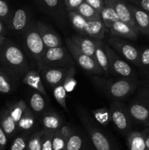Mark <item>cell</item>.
I'll return each mask as SVG.
<instances>
[{
	"label": "cell",
	"mask_w": 149,
	"mask_h": 150,
	"mask_svg": "<svg viewBox=\"0 0 149 150\" xmlns=\"http://www.w3.org/2000/svg\"><path fill=\"white\" fill-rule=\"evenodd\" d=\"M41 66L71 68L74 67V61L67 47L62 45L47 49L39 67Z\"/></svg>",
	"instance_id": "cell-6"
},
{
	"label": "cell",
	"mask_w": 149,
	"mask_h": 150,
	"mask_svg": "<svg viewBox=\"0 0 149 150\" xmlns=\"http://www.w3.org/2000/svg\"><path fill=\"white\" fill-rule=\"evenodd\" d=\"M53 96L57 103H58L60 105L69 113V109L67 108V103H66V97H67V92L64 89L62 84L58 85L53 88Z\"/></svg>",
	"instance_id": "cell-37"
},
{
	"label": "cell",
	"mask_w": 149,
	"mask_h": 150,
	"mask_svg": "<svg viewBox=\"0 0 149 150\" xmlns=\"http://www.w3.org/2000/svg\"><path fill=\"white\" fill-rule=\"evenodd\" d=\"M5 34H6V29L5 28H4V23L0 20V35H1V36L4 37V35H5Z\"/></svg>",
	"instance_id": "cell-47"
},
{
	"label": "cell",
	"mask_w": 149,
	"mask_h": 150,
	"mask_svg": "<svg viewBox=\"0 0 149 150\" xmlns=\"http://www.w3.org/2000/svg\"><path fill=\"white\" fill-rule=\"evenodd\" d=\"M5 40H6L5 37L1 36V35H0V49L1 48V46H2V45L4 44V42H5Z\"/></svg>",
	"instance_id": "cell-48"
},
{
	"label": "cell",
	"mask_w": 149,
	"mask_h": 150,
	"mask_svg": "<svg viewBox=\"0 0 149 150\" xmlns=\"http://www.w3.org/2000/svg\"><path fill=\"white\" fill-rule=\"evenodd\" d=\"M70 40L72 41L73 43H74V45H77V48L80 50L82 53L94 59L96 40L80 35H73L70 38Z\"/></svg>",
	"instance_id": "cell-23"
},
{
	"label": "cell",
	"mask_w": 149,
	"mask_h": 150,
	"mask_svg": "<svg viewBox=\"0 0 149 150\" xmlns=\"http://www.w3.org/2000/svg\"><path fill=\"white\" fill-rule=\"evenodd\" d=\"M140 67L149 68V48H144L140 51Z\"/></svg>",
	"instance_id": "cell-43"
},
{
	"label": "cell",
	"mask_w": 149,
	"mask_h": 150,
	"mask_svg": "<svg viewBox=\"0 0 149 150\" xmlns=\"http://www.w3.org/2000/svg\"><path fill=\"white\" fill-rule=\"evenodd\" d=\"M77 114L96 150H118L114 142L103 130L94 124L89 114L84 109L79 107Z\"/></svg>",
	"instance_id": "cell-3"
},
{
	"label": "cell",
	"mask_w": 149,
	"mask_h": 150,
	"mask_svg": "<svg viewBox=\"0 0 149 150\" xmlns=\"http://www.w3.org/2000/svg\"><path fill=\"white\" fill-rule=\"evenodd\" d=\"M69 69L70 68L41 66L39 67V73L41 78H42L48 84L54 88L58 85L63 84Z\"/></svg>",
	"instance_id": "cell-12"
},
{
	"label": "cell",
	"mask_w": 149,
	"mask_h": 150,
	"mask_svg": "<svg viewBox=\"0 0 149 150\" xmlns=\"http://www.w3.org/2000/svg\"><path fill=\"white\" fill-rule=\"evenodd\" d=\"M75 67H72L69 69L66 77L63 82V86L67 93L72 92L74 89L77 85V81L75 79Z\"/></svg>",
	"instance_id": "cell-34"
},
{
	"label": "cell",
	"mask_w": 149,
	"mask_h": 150,
	"mask_svg": "<svg viewBox=\"0 0 149 150\" xmlns=\"http://www.w3.org/2000/svg\"><path fill=\"white\" fill-rule=\"evenodd\" d=\"M109 29L110 31L111 36L122 38V39L134 40H137L139 36V34L136 32L132 28L123 23L121 21L114 23Z\"/></svg>",
	"instance_id": "cell-19"
},
{
	"label": "cell",
	"mask_w": 149,
	"mask_h": 150,
	"mask_svg": "<svg viewBox=\"0 0 149 150\" xmlns=\"http://www.w3.org/2000/svg\"><path fill=\"white\" fill-rule=\"evenodd\" d=\"M36 4L45 13L56 18H64V1L60 0H39L36 1Z\"/></svg>",
	"instance_id": "cell-17"
},
{
	"label": "cell",
	"mask_w": 149,
	"mask_h": 150,
	"mask_svg": "<svg viewBox=\"0 0 149 150\" xmlns=\"http://www.w3.org/2000/svg\"><path fill=\"white\" fill-rule=\"evenodd\" d=\"M7 108L10 111L11 117H13L14 121L18 124L24 111L27 108V105H26V102L24 100H21L18 101V102L15 103L12 105H10L7 107Z\"/></svg>",
	"instance_id": "cell-32"
},
{
	"label": "cell",
	"mask_w": 149,
	"mask_h": 150,
	"mask_svg": "<svg viewBox=\"0 0 149 150\" xmlns=\"http://www.w3.org/2000/svg\"><path fill=\"white\" fill-rule=\"evenodd\" d=\"M130 10L132 13L136 26L140 32L149 35V14L129 3Z\"/></svg>",
	"instance_id": "cell-22"
},
{
	"label": "cell",
	"mask_w": 149,
	"mask_h": 150,
	"mask_svg": "<svg viewBox=\"0 0 149 150\" xmlns=\"http://www.w3.org/2000/svg\"><path fill=\"white\" fill-rule=\"evenodd\" d=\"M35 124H36L35 115L34 114V112L32 111V109L27 107L26 111L22 115L21 118L18 122V130L23 132V133L29 132L34 127Z\"/></svg>",
	"instance_id": "cell-26"
},
{
	"label": "cell",
	"mask_w": 149,
	"mask_h": 150,
	"mask_svg": "<svg viewBox=\"0 0 149 150\" xmlns=\"http://www.w3.org/2000/svg\"><path fill=\"white\" fill-rule=\"evenodd\" d=\"M22 83L34 89L36 92L40 93L42 96L45 97L46 99L48 100V96L42 84V78L38 71L35 70H29L22 79Z\"/></svg>",
	"instance_id": "cell-21"
},
{
	"label": "cell",
	"mask_w": 149,
	"mask_h": 150,
	"mask_svg": "<svg viewBox=\"0 0 149 150\" xmlns=\"http://www.w3.org/2000/svg\"><path fill=\"white\" fill-rule=\"evenodd\" d=\"M74 12L80 16H81L83 18L86 19V21H101L100 15L96 13L91 6L86 4L85 1L80 5H79L78 7Z\"/></svg>",
	"instance_id": "cell-28"
},
{
	"label": "cell",
	"mask_w": 149,
	"mask_h": 150,
	"mask_svg": "<svg viewBox=\"0 0 149 150\" xmlns=\"http://www.w3.org/2000/svg\"><path fill=\"white\" fill-rule=\"evenodd\" d=\"M30 138L29 132L22 133L13 140L10 150H27L28 142Z\"/></svg>",
	"instance_id": "cell-36"
},
{
	"label": "cell",
	"mask_w": 149,
	"mask_h": 150,
	"mask_svg": "<svg viewBox=\"0 0 149 150\" xmlns=\"http://www.w3.org/2000/svg\"><path fill=\"white\" fill-rule=\"evenodd\" d=\"M23 39L25 49L39 66L46 52L47 48L38 32L35 22H31L27 29L25 30Z\"/></svg>",
	"instance_id": "cell-5"
},
{
	"label": "cell",
	"mask_w": 149,
	"mask_h": 150,
	"mask_svg": "<svg viewBox=\"0 0 149 150\" xmlns=\"http://www.w3.org/2000/svg\"><path fill=\"white\" fill-rule=\"evenodd\" d=\"M94 60L102 69L105 76H109V75L110 74V73L109 61H108V54H107L106 51V44L103 41L96 40Z\"/></svg>",
	"instance_id": "cell-18"
},
{
	"label": "cell",
	"mask_w": 149,
	"mask_h": 150,
	"mask_svg": "<svg viewBox=\"0 0 149 150\" xmlns=\"http://www.w3.org/2000/svg\"><path fill=\"white\" fill-rule=\"evenodd\" d=\"M72 129L68 125H64L59 130L53 133L52 139L53 150H66L69 137Z\"/></svg>",
	"instance_id": "cell-24"
},
{
	"label": "cell",
	"mask_w": 149,
	"mask_h": 150,
	"mask_svg": "<svg viewBox=\"0 0 149 150\" xmlns=\"http://www.w3.org/2000/svg\"><path fill=\"white\" fill-rule=\"evenodd\" d=\"M135 100L149 106V83L144 85L139 89Z\"/></svg>",
	"instance_id": "cell-38"
},
{
	"label": "cell",
	"mask_w": 149,
	"mask_h": 150,
	"mask_svg": "<svg viewBox=\"0 0 149 150\" xmlns=\"http://www.w3.org/2000/svg\"><path fill=\"white\" fill-rule=\"evenodd\" d=\"M109 46L123 58L137 66H140V52L131 44L122 38L111 37L108 40Z\"/></svg>",
	"instance_id": "cell-9"
},
{
	"label": "cell",
	"mask_w": 149,
	"mask_h": 150,
	"mask_svg": "<svg viewBox=\"0 0 149 150\" xmlns=\"http://www.w3.org/2000/svg\"><path fill=\"white\" fill-rule=\"evenodd\" d=\"M40 122L43 127L42 130L53 133L59 130L64 125L61 117L51 110H47L41 114Z\"/></svg>",
	"instance_id": "cell-16"
},
{
	"label": "cell",
	"mask_w": 149,
	"mask_h": 150,
	"mask_svg": "<svg viewBox=\"0 0 149 150\" xmlns=\"http://www.w3.org/2000/svg\"><path fill=\"white\" fill-rule=\"evenodd\" d=\"M111 120L121 133L128 135L131 131V120L129 115L127 105L118 100H115L110 107Z\"/></svg>",
	"instance_id": "cell-8"
},
{
	"label": "cell",
	"mask_w": 149,
	"mask_h": 150,
	"mask_svg": "<svg viewBox=\"0 0 149 150\" xmlns=\"http://www.w3.org/2000/svg\"><path fill=\"white\" fill-rule=\"evenodd\" d=\"M35 23L47 49L62 46L63 43L61 39L53 29L41 21H36Z\"/></svg>",
	"instance_id": "cell-14"
},
{
	"label": "cell",
	"mask_w": 149,
	"mask_h": 150,
	"mask_svg": "<svg viewBox=\"0 0 149 150\" xmlns=\"http://www.w3.org/2000/svg\"><path fill=\"white\" fill-rule=\"evenodd\" d=\"M13 12L10 11V7L6 1L0 0V20L3 23L8 24Z\"/></svg>",
	"instance_id": "cell-39"
},
{
	"label": "cell",
	"mask_w": 149,
	"mask_h": 150,
	"mask_svg": "<svg viewBox=\"0 0 149 150\" xmlns=\"http://www.w3.org/2000/svg\"><path fill=\"white\" fill-rule=\"evenodd\" d=\"M0 64L19 79H23L30 70L21 50L13 42L7 40L0 49Z\"/></svg>",
	"instance_id": "cell-2"
},
{
	"label": "cell",
	"mask_w": 149,
	"mask_h": 150,
	"mask_svg": "<svg viewBox=\"0 0 149 150\" xmlns=\"http://www.w3.org/2000/svg\"><path fill=\"white\" fill-rule=\"evenodd\" d=\"M91 82L99 92L114 101L128 97L139 85L135 79H107L102 76H93Z\"/></svg>",
	"instance_id": "cell-1"
},
{
	"label": "cell",
	"mask_w": 149,
	"mask_h": 150,
	"mask_svg": "<svg viewBox=\"0 0 149 150\" xmlns=\"http://www.w3.org/2000/svg\"><path fill=\"white\" fill-rule=\"evenodd\" d=\"M105 7L100 13V18L105 27L107 29H110L114 23L120 21V19L115 10L105 2Z\"/></svg>",
	"instance_id": "cell-29"
},
{
	"label": "cell",
	"mask_w": 149,
	"mask_h": 150,
	"mask_svg": "<svg viewBox=\"0 0 149 150\" xmlns=\"http://www.w3.org/2000/svg\"><path fill=\"white\" fill-rule=\"evenodd\" d=\"M128 150H146L143 134L140 131H131L127 135Z\"/></svg>",
	"instance_id": "cell-27"
},
{
	"label": "cell",
	"mask_w": 149,
	"mask_h": 150,
	"mask_svg": "<svg viewBox=\"0 0 149 150\" xmlns=\"http://www.w3.org/2000/svg\"><path fill=\"white\" fill-rule=\"evenodd\" d=\"M91 113L95 120L104 127L108 125L110 122V121H112L110 111L105 107L92 110Z\"/></svg>",
	"instance_id": "cell-31"
},
{
	"label": "cell",
	"mask_w": 149,
	"mask_h": 150,
	"mask_svg": "<svg viewBox=\"0 0 149 150\" xmlns=\"http://www.w3.org/2000/svg\"><path fill=\"white\" fill-rule=\"evenodd\" d=\"M53 133L44 130L43 136H42V149L41 150H53V149L52 139Z\"/></svg>",
	"instance_id": "cell-40"
},
{
	"label": "cell",
	"mask_w": 149,
	"mask_h": 150,
	"mask_svg": "<svg viewBox=\"0 0 149 150\" xmlns=\"http://www.w3.org/2000/svg\"><path fill=\"white\" fill-rule=\"evenodd\" d=\"M0 127L9 137L13 136L18 130L17 123L11 117L7 108L0 112Z\"/></svg>",
	"instance_id": "cell-25"
},
{
	"label": "cell",
	"mask_w": 149,
	"mask_h": 150,
	"mask_svg": "<svg viewBox=\"0 0 149 150\" xmlns=\"http://www.w3.org/2000/svg\"><path fill=\"white\" fill-rule=\"evenodd\" d=\"M68 18L74 29L82 36L89 37L91 38V39L98 40H102L105 38L107 28L102 21H86L74 12L68 13Z\"/></svg>",
	"instance_id": "cell-4"
},
{
	"label": "cell",
	"mask_w": 149,
	"mask_h": 150,
	"mask_svg": "<svg viewBox=\"0 0 149 150\" xmlns=\"http://www.w3.org/2000/svg\"><path fill=\"white\" fill-rule=\"evenodd\" d=\"M84 1L99 15L105 6V0H84Z\"/></svg>",
	"instance_id": "cell-41"
},
{
	"label": "cell",
	"mask_w": 149,
	"mask_h": 150,
	"mask_svg": "<svg viewBox=\"0 0 149 150\" xmlns=\"http://www.w3.org/2000/svg\"><path fill=\"white\" fill-rule=\"evenodd\" d=\"M44 130H37L34 133L28 142L27 150H41L42 149V136H43Z\"/></svg>",
	"instance_id": "cell-35"
},
{
	"label": "cell",
	"mask_w": 149,
	"mask_h": 150,
	"mask_svg": "<svg viewBox=\"0 0 149 150\" xmlns=\"http://www.w3.org/2000/svg\"><path fill=\"white\" fill-rule=\"evenodd\" d=\"M105 2L115 10L121 21L129 26L136 32L140 34V32L136 26L132 13L130 10L129 1H123V0H105Z\"/></svg>",
	"instance_id": "cell-11"
},
{
	"label": "cell",
	"mask_w": 149,
	"mask_h": 150,
	"mask_svg": "<svg viewBox=\"0 0 149 150\" xmlns=\"http://www.w3.org/2000/svg\"><path fill=\"white\" fill-rule=\"evenodd\" d=\"M83 1L84 0H64V4L66 11L67 13L74 12Z\"/></svg>",
	"instance_id": "cell-42"
},
{
	"label": "cell",
	"mask_w": 149,
	"mask_h": 150,
	"mask_svg": "<svg viewBox=\"0 0 149 150\" xmlns=\"http://www.w3.org/2000/svg\"><path fill=\"white\" fill-rule=\"evenodd\" d=\"M83 136L72 129L71 135L67 141L66 150H83Z\"/></svg>",
	"instance_id": "cell-33"
},
{
	"label": "cell",
	"mask_w": 149,
	"mask_h": 150,
	"mask_svg": "<svg viewBox=\"0 0 149 150\" xmlns=\"http://www.w3.org/2000/svg\"><path fill=\"white\" fill-rule=\"evenodd\" d=\"M127 108L131 120L149 127V106L134 100Z\"/></svg>",
	"instance_id": "cell-13"
},
{
	"label": "cell",
	"mask_w": 149,
	"mask_h": 150,
	"mask_svg": "<svg viewBox=\"0 0 149 150\" xmlns=\"http://www.w3.org/2000/svg\"><path fill=\"white\" fill-rule=\"evenodd\" d=\"M30 23L29 12L25 9L20 8L12 13L7 26L15 32H25Z\"/></svg>",
	"instance_id": "cell-15"
},
{
	"label": "cell",
	"mask_w": 149,
	"mask_h": 150,
	"mask_svg": "<svg viewBox=\"0 0 149 150\" xmlns=\"http://www.w3.org/2000/svg\"><path fill=\"white\" fill-rule=\"evenodd\" d=\"M7 143V136L0 127V150H5Z\"/></svg>",
	"instance_id": "cell-45"
},
{
	"label": "cell",
	"mask_w": 149,
	"mask_h": 150,
	"mask_svg": "<svg viewBox=\"0 0 149 150\" xmlns=\"http://www.w3.org/2000/svg\"><path fill=\"white\" fill-rule=\"evenodd\" d=\"M29 103H30L31 109L34 112L42 114L45 111V107H46L45 99L43 96L39 92H35L32 93Z\"/></svg>",
	"instance_id": "cell-30"
},
{
	"label": "cell",
	"mask_w": 149,
	"mask_h": 150,
	"mask_svg": "<svg viewBox=\"0 0 149 150\" xmlns=\"http://www.w3.org/2000/svg\"><path fill=\"white\" fill-rule=\"evenodd\" d=\"M65 42L67 48L70 51L74 61L85 71L91 74H95L98 76L104 74L103 71L100 68L99 64L96 62V61L91 57L82 53L80 50L77 48V45L73 43L70 38H66Z\"/></svg>",
	"instance_id": "cell-7"
},
{
	"label": "cell",
	"mask_w": 149,
	"mask_h": 150,
	"mask_svg": "<svg viewBox=\"0 0 149 150\" xmlns=\"http://www.w3.org/2000/svg\"><path fill=\"white\" fill-rule=\"evenodd\" d=\"M18 78L13 73L6 70L0 64V92L9 94L13 92L17 86Z\"/></svg>",
	"instance_id": "cell-20"
},
{
	"label": "cell",
	"mask_w": 149,
	"mask_h": 150,
	"mask_svg": "<svg viewBox=\"0 0 149 150\" xmlns=\"http://www.w3.org/2000/svg\"><path fill=\"white\" fill-rule=\"evenodd\" d=\"M141 133L143 134V137H144L146 150H149V127H146Z\"/></svg>",
	"instance_id": "cell-46"
},
{
	"label": "cell",
	"mask_w": 149,
	"mask_h": 150,
	"mask_svg": "<svg viewBox=\"0 0 149 150\" xmlns=\"http://www.w3.org/2000/svg\"><path fill=\"white\" fill-rule=\"evenodd\" d=\"M129 2L149 14V0H130Z\"/></svg>",
	"instance_id": "cell-44"
},
{
	"label": "cell",
	"mask_w": 149,
	"mask_h": 150,
	"mask_svg": "<svg viewBox=\"0 0 149 150\" xmlns=\"http://www.w3.org/2000/svg\"><path fill=\"white\" fill-rule=\"evenodd\" d=\"M106 51L109 61L110 73L122 79H134V69L124 60L121 59L109 45H106Z\"/></svg>",
	"instance_id": "cell-10"
}]
</instances>
